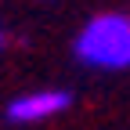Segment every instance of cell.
<instances>
[{
  "label": "cell",
  "mask_w": 130,
  "mask_h": 130,
  "mask_svg": "<svg viewBox=\"0 0 130 130\" xmlns=\"http://www.w3.org/2000/svg\"><path fill=\"white\" fill-rule=\"evenodd\" d=\"M72 54L94 72H123L130 69V14L98 11L79 25L72 40Z\"/></svg>",
  "instance_id": "obj_1"
},
{
  "label": "cell",
  "mask_w": 130,
  "mask_h": 130,
  "mask_svg": "<svg viewBox=\"0 0 130 130\" xmlns=\"http://www.w3.org/2000/svg\"><path fill=\"white\" fill-rule=\"evenodd\" d=\"M69 108H72V94L69 90H61V87H40V90L14 94L7 101V108H4V116L14 126H36V123H47V119L61 116V112H69Z\"/></svg>",
  "instance_id": "obj_2"
},
{
  "label": "cell",
  "mask_w": 130,
  "mask_h": 130,
  "mask_svg": "<svg viewBox=\"0 0 130 130\" xmlns=\"http://www.w3.org/2000/svg\"><path fill=\"white\" fill-rule=\"evenodd\" d=\"M7 47V29H4V22H0V51Z\"/></svg>",
  "instance_id": "obj_3"
},
{
  "label": "cell",
  "mask_w": 130,
  "mask_h": 130,
  "mask_svg": "<svg viewBox=\"0 0 130 130\" xmlns=\"http://www.w3.org/2000/svg\"><path fill=\"white\" fill-rule=\"evenodd\" d=\"M43 4H51V0H43Z\"/></svg>",
  "instance_id": "obj_4"
}]
</instances>
